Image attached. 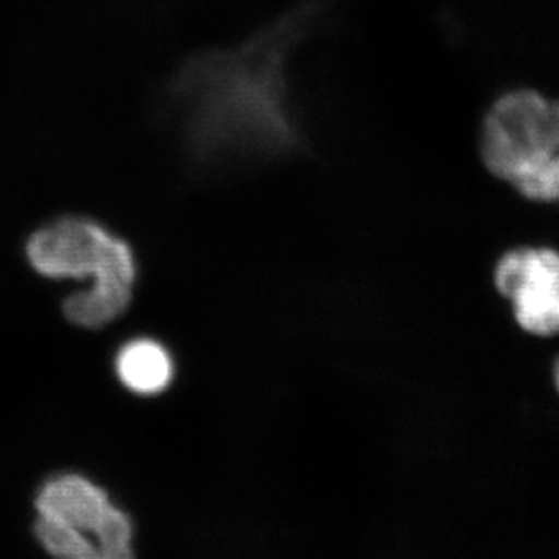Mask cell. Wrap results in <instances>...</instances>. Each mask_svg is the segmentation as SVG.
<instances>
[{"label": "cell", "instance_id": "3957f363", "mask_svg": "<svg viewBox=\"0 0 559 559\" xmlns=\"http://www.w3.org/2000/svg\"><path fill=\"white\" fill-rule=\"evenodd\" d=\"M35 534L55 559H135L130 514L81 474H60L44 484Z\"/></svg>", "mask_w": 559, "mask_h": 559}, {"label": "cell", "instance_id": "8992f818", "mask_svg": "<svg viewBox=\"0 0 559 559\" xmlns=\"http://www.w3.org/2000/svg\"><path fill=\"white\" fill-rule=\"evenodd\" d=\"M115 371L130 393L158 396L166 393L175 380V360L158 340L135 338L120 347Z\"/></svg>", "mask_w": 559, "mask_h": 559}, {"label": "cell", "instance_id": "277c9868", "mask_svg": "<svg viewBox=\"0 0 559 559\" xmlns=\"http://www.w3.org/2000/svg\"><path fill=\"white\" fill-rule=\"evenodd\" d=\"M559 151L556 103L518 90L496 100L481 130V158L495 177L514 183Z\"/></svg>", "mask_w": 559, "mask_h": 559}, {"label": "cell", "instance_id": "5b68a950", "mask_svg": "<svg viewBox=\"0 0 559 559\" xmlns=\"http://www.w3.org/2000/svg\"><path fill=\"white\" fill-rule=\"evenodd\" d=\"M496 289L512 304L518 325L534 336L559 333V253L549 248L514 249L495 271Z\"/></svg>", "mask_w": 559, "mask_h": 559}, {"label": "cell", "instance_id": "ba28073f", "mask_svg": "<svg viewBox=\"0 0 559 559\" xmlns=\"http://www.w3.org/2000/svg\"><path fill=\"white\" fill-rule=\"evenodd\" d=\"M555 383H556V391H558L559 394V358L556 360L555 364Z\"/></svg>", "mask_w": 559, "mask_h": 559}, {"label": "cell", "instance_id": "7a4b0ae2", "mask_svg": "<svg viewBox=\"0 0 559 559\" xmlns=\"http://www.w3.org/2000/svg\"><path fill=\"white\" fill-rule=\"evenodd\" d=\"M26 257L46 278L87 282L62 304L68 322L106 328L130 309L136 287L135 253L103 224L82 216L60 218L33 233Z\"/></svg>", "mask_w": 559, "mask_h": 559}, {"label": "cell", "instance_id": "6da1fadb", "mask_svg": "<svg viewBox=\"0 0 559 559\" xmlns=\"http://www.w3.org/2000/svg\"><path fill=\"white\" fill-rule=\"evenodd\" d=\"M328 5L304 0L238 46L183 60L167 84L166 103L194 166H248L300 150L287 64Z\"/></svg>", "mask_w": 559, "mask_h": 559}, {"label": "cell", "instance_id": "52a82bcc", "mask_svg": "<svg viewBox=\"0 0 559 559\" xmlns=\"http://www.w3.org/2000/svg\"><path fill=\"white\" fill-rule=\"evenodd\" d=\"M512 186L534 202H559V151Z\"/></svg>", "mask_w": 559, "mask_h": 559}, {"label": "cell", "instance_id": "9c48e42d", "mask_svg": "<svg viewBox=\"0 0 559 559\" xmlns=\"http://www.w3.org/2000/svg\"><path fill=\"white\" fill-rule=\"evenodd\" d=\"M556 111H558V119H559V103H556Z\"/></svg>", "mask_w": 559, "mask_h": 559}]
</instances>
